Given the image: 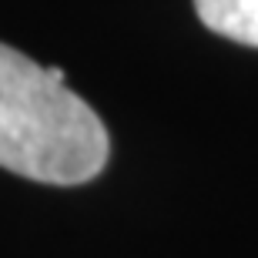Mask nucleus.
<instances>
[{
	"instance_id": "1",
	"label": "nucleus",
	"mask_w": 258,
	"mask_h": 258,
	"mask_svg": "<svg viewBox=\"0 0 258 258\" xmlns=\"http://www.w3.org/2000/svg\"><path fill=\"white\" fill-rule=\"evenodd\" d=\"M107 154L104 121L64 84V71L0 44V168L71 188L97 178Z\"/></svg>"
},
{
	"instance_id": "2",
	"label": "nucleus",
	"mask_w": 258,
	"mask_h": 258,
	"mask_svg": "<svg viewBox=\"0 0 258 258\" xmlns=\"http://www.w3.org/2000/svg\"><path fill=\"white\" fill-rule=\"evenodd\" d=\"M195 10L208 30L258 47V0H195Z\"/></svg>"
}]
</instances>
